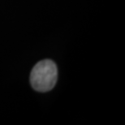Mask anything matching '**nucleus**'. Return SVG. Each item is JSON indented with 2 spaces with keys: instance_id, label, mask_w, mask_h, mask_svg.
Wrapping results in <instances>:
<instances>
[{
  "instance_id": "obj_1",
  "label": "nucleus",
  "mask_w": 125,
  "mask_h": 125,
  "mask_svg": "<svg viewBox=\"0 0 125 125\" xmlns=\"http://www.w3.org/2000/svg\"><path fill=\"white\" fill-rule=\"evenodd\" d=\"M58 80V69L52 60L45 59L35 65L30 73V83L35 90L48 92L55 85Z\"/></svg>"
}]
</instances>
